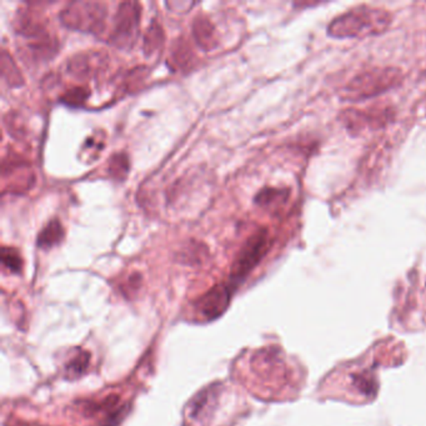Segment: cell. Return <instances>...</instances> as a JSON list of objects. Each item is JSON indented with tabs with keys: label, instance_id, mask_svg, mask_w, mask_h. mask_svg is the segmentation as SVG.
Segmentation results:
<instances>
[{
	"label": "cell",
	"instance_id": "1",
	"mask_svg": "<svg viewBox=\"0 0 426 426\" xmlns=\"http://www.w3.org/2000/svg\"><path fill=\"white\" fill-rule=\"evenodd\" d=\"M391 21L393 17L387 9L359 6L331 20L328 34L336 39H364L387 32Z\"/></svg>",
	"mask_w": 426,
	"mask_h": 426
},
{
	"label": "cell",
	"instance_id": "2",
	"mask_svg": "<svg viewBox=\"0 0 426 426\" xmlns=\"http://www.w3.org/2000/svg\"><path fill=\"white\" fill-rule=\"evenodd\" d=\"M400 69L385 66L374 68L355 75L342 89V98L350 101H361L379 97L399 86L403 81Z\"/></svg>",
	"mask_w": 426,
	"mask_h": 426
},
{
	"label": "cell",
	"instance_id": "3",
	"mask_svg": "<svg viewBox=\"0 0 426 426\" xmlns=\"http://www.w3.org/2000/svg\"><path fill=\"white\" fill-rule=\"evenodd\" d=\"M59 17L69 29L99 34L104 29L106 7L100 1H72L60 12Z\"/></svg>",
	"mask_w": 426,
	"mask_h": 426
},
{
	"label": "cell",
	"instance_id": "4",
	"mask_svg": "<svg viewBox=\"0 0 426 426\" xmlns=\"http://www.w3.org/2000/svg\"><path fill=\"white\" fill-rule=\"evenodd\" d=\"M269 248V231L265 228L256 230L254 234L248 238L231 267L229 284L233 288L236 289V287L255 269L256 265L262 262Z\"/></svg>",
	"mask_w": 426,
	"mask_h": 426
},
{
	"label": "cell",
	"instance_id": "5",
	"mask_svg": "<svg viewBox=\"0 0 426 426\" xmlns=\"http://www.w3.org/2000/svg\"><path fill=\"white\" fill-rule=\"evenodd\" d=\"M142 6L138 1H124L114 17L109 43L119 49H131L138 40Z\"/></svg>",
	"mask_w": 426,
	"mask_h": 426
},
{
	"label": "cell",
	"instance_id": "6",
	"mask_svg": "<svg viewBox=\"0 0 426 426\" xmlns=\"http://www.w3.org/2000/svg\"><path fill=\"white\" fill-rule=\"evenodd\" d=\"M393 109L387 106H370L367 109H349L344 113L342 122L349 130L355 133L365 129H378L393 119Z\"/></svg>",
	"mask_w": 426,
	"mask_h": 426
},
{
	"label": "cell",
	"instance_id": "7",
	"mask_svg": "<svg viewBox=\"0 0 426 426\" xmlns=\"http://www.w3.org/2000/svg\"><path fill=\"white\" fill-rule=\"evenodd\" d=\"M234 290L235 288H233L229 282L211 289L208 294L200 298V300L197 302V314L205 320H213L219 315L223 314L229 305Z\"/></svg>",
	"mask_w": 426,
	"mask_h": 426
},
{
	"label": "cell",
	"instance_id": "8",
	"mask_svg": "<svg viewBox=\"0 0 426 426\" xmlns=\"http://www.w3.org/2000/svg\"><path fill=\"white\" fill-rule=\"evenodd\" d=\"M193 35L194 39L197 40V46L205 52L215 49L219 44L217 29L205 15L195 17L193 21Z\"/></svg>",
	"mask_w": 426,
	"mask_h": 426
},
{
	"label": "cell",
	"instance_id": "9",
	"mask_svg": "<svg viewBox=\"0 0 426 426\" xmlns=\"http://www.w3.org/2000/svg\"><path fill=\"white\" fill-rule=\"evenodd\" d=\"M289 199L288 189L265 188L256 194L255 204L264 209H279Z\"/></svg>",
	"mask_w": 426,
	"mask_h": 426
},
{
	"label": "cell",
	"instance_id": "10",
	"mask_svg": "<svg viewBox=\"0 0 426 426\" xmlns=\"http://www.w3.org/2000/svg\"><path fill=\"white\" fill-rule=\"evenodd\" d=\"M64 238V228L58 219H52L41 229L38 235V246L41 249H50L58 245Z\"/></svg>",
	"mask_w": 426,
	"mask_h": 426
},
{
	"label": "cell",
	"instance_id": "11",
	"mask_svg": "<svg viewBox=\"0 0 426 426\" xmlns=\"http://www.w3.org/2000/svg\"><path fill=\"white\" fill-rule=\"evenodd\" d=\"M171 64L177 69H188L194 61V52L191 50V46L184 38L174 41L171 48Z\"/></svg>",
	"mask_w": 426,
	"mask_h": 426
},
{
	"label": "cell",
	"instance_id": "12",
	"mask_svg": "<svg viewBox=\"0 0 426 426\" xmlns=\"http://www.w3.org/2000/svg\"><path fill=\"white\" fill-rule=\"evenodd\" d=\"M164 46V32L162 26H159L157 21H153L146 33L144 35V43H143V49H144L145 55L146 57H153L154 54L160 52L162 48Z\"/></svg>",
	"mask_w": 426,
	"mask_h": 426
},
{
	"label": "cell",
	"instance_id": "13",
	"mask_svg": "<svg viewBox=\"0 0 426 426\" xmlns=\"http://www.w3.org/2000/svg\"><path fill=\"white\" fill-rule=\"evenodd\" d=\"M1 70H3V78L7 80L9 86H19L20 84H23L21 74L14 64L13 59L8 57L6 50L1 52Z\"/></svg>",
	"mask_w": 426,
	"mask_h": 426
},
{
	"label": "cell",
	"instance_id": "14",
	"mask_svg": "<svg viewBox=\"0 0 426 426\" xmlns=\"http://www.w3.org/2000/svg\"><path fill=\"white\" fill-rule=\"evenodd\" d=\"M128 171H129V159L128 157L123 154V153H118V154H114L110 160H109V173L114 179H118V180H124L126 175H128Z\"/></svg>",
	"mask_w": 426,
	"mask_h": 426
},
{
	"label": "cell",
	"instance_id": "15",
	"mask_svg": "<svg viewBox=\"0 0 426 426\" xmlns=\"http://www.w3.org/2000/svg\"><path fill=\"white\" fill-rule=\"evenodd\" d=\"M1 262L4 268H7L12 273H19L23 265L19 253L13 248H6V246L1 249Z\"/></svg>",
	"mask_w": 426,
	"mask_h": 426
},
{
	"label": "cell",
	"instance_id": "16",
	"mask_svg": "<svg viewBox=\"0 0 426 426\" xmlns=\"http://www.w3.org/2000/svg\"><path fill=\"white\" fill-rule=\"evenodd\" d=\"M88 97H89V92L84 88H72L63 94L61 101L68 106L78 108L86 103Z\"/></svg>",
	"mask_w": 426,
	"mask_h": 426
},
{
	"label": "cell",
	"instance_id": "17",
	"mask_svg": "<svg viewBox=\"0 0 426 426\" xmlns=\"http://www.w3.org/2000/svg\"><path fill=\"white\" fill-rule=\"evenodd\" d=\"M89 364V354L88 353H79L68 365H66V375L69 378H77L83 374Z\"/></svg>",
	"mask_w": 426,
	"mask_h": 426
}]
</instances>
